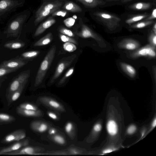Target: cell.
Here are the masks:
<instances>
[{
  "instance_id": "obj_7",
  "label": "cell",
  "mask_w": 156,
  "mask_h": 156,
  "mask_svg": "<svg viewBox=\"0 0 156 156\" xmlns=\"http://www.w3.org/2000/svg\"><path fill=\"white\" fill-rule=\"evenodd\" d=\"M41 103L57 111L65 112L66 111L64 106L60 103L55 99L47 96H42L39 98Z\"/></svg>"
},
{
  "instance_id": "obj_17",
  "label": "cell",
  "mask_w": 156,
  "mask_h": 156,
  "mask_svg": "<svg viewBox=\"0 0 156 156\" xmlns=\"http://www.w3.org/2000/svg\"><path fill=\"white\" fill-rule=\"evenodd\" d=\"M16 112L19 115L27 117H39L42 115V113L38 109L37 110L22 109L18 107L16 108Z\"/></svg>"
},
{
  "instance_id": "obj_26",
  "label": "cell",
  "mask_w": 156,
  "mask_h": 156,
  "mask_svg": "<svg viewBox=\"0 0 156 156\" xmlns=\"http://www.w3.org/2000/svg\"><path fill=\"white\" fill-rule=\"evenodd\" d=\"M151 6L150 3L138 2L131 5L129 7L134 10H144L149 9Z\"/></svg>"
},
{
  "instance_id": "obj_14",
  "label": "cell",
  "mask_w": 156,
  "mask_h": 156,
  "mask_svg": "<svg viewBox=\"0 0 156 156\" xmlns=\"http://www.w3.org/2000/svg\"><path fill=\"white\" fill-rule=\"evenodd\" d=\"M37 148L32 147L28 146H27L23 147L17 150L6 153L4 155H33L36 154L37 152Z\"/></svg>"
},
{
  "instance_id": "obj_8",
  "label": "cell",
  "mask_w": 156,
  "mask_h": 156,
  "mask_svg": "<svg viewBox=\"0 0 156 156\" xmlns=\"http://www.w3.org/2000/svg\"><path fill=\"white\" fill-rule=\"evenodd\" d=\"M75 33L83 38H91L95 40L98 43L102 42L103 40L101 37L85 24H82L80 31H75Z\"/></svg>"
},
{
  "instance_id": "obj_36",
  "label": "cell",
  "mask_w": 156,
  "mask_h": 156,
  "mask_svg": "<svg viewBox=\"0 0 156 156\" xmlns=\"http://www.w3.org/2000/svg\"><path fill=\"white\" fill-rule=\"evenodd\" d=\"M74 125L71 122H68L65 126V130L66 133L71 137L73 135L72 134L74 130Z\"/></svg>"
},
{
  "instance_id": "obj_48",
  "label": "cell",
  "mask_w": 156,
  "mask_h": 156,
  "mask_svg": "<svg viewBox=\"0 0 156 156\" xmlns=\"http://www.w3.org/2000/svg\"><path fill=\"white\" fill-rule=\"evenodd\" d=\"M56 132V130L53 128H50L48 130V133L51 135H52L55 134Z\"/></svg>"
},
{
  "instance_id": "obj_34",
  "label": "cell",
  "mask_w": 156,
  "mask_h": 156,
  "mask_svg": "<svg viewBox=\"0 0 156 156\" xmlns=\"http://www.w3.org/2000/svg\"><path fill=\"white\" fill-rule=\"evenodd\" d=\"M18 107L21 109L27 110H37L38 109L37 106L30 103H23Z\"/></svg>"
},
{
  "instance_id": "obj_15",
  "label": "cell",
  "mask_w": 156,
  "mask_h": 156,
  "mask_svg": "<svg viewBox=\"0 0 156 156\" xmlns=\"http://www.w3.org/2000/svg\"><path fill=\"white\" fill-rule=\"evenodd\" d=\"M49 126L47 123L38 121H32L30 124V127L32 130L40 133L46 131L48 129Z\"/></svg>"
},
{
  "instance_id": "obj_21",
  "label": "cell",
  "mask_w": 156,
  "mask_h": 156,
  "mask_svg": "<svg viewBox=\"0 0 156 156\" xmlns=\"http://www.w3.org/2000/svg\"><path fill=\"white\" fill-rule=\"evenodd\" d=\"M27 82L23 83L17 90L14 92L7 100L9 106L17 100L20 96Z\"/></svg>"
},
{
  "instance_id": "obj_12",
  "label": "cell",
  "mask_w": 156,
  "mask_h": 156,
  "mask_svg": "<svg viewBox=\"0 0 156 156\" xmlns=\"http://www.w3.org/2000/svg\"><path fill=\"white\" fill-rule=\"evenodd\" d=\"M140 46L139 42L131 38L123 39L118 44L119 48L129 50H135L138 49Z\"/></svg>"
},
{
  "instance_id": "obj_20",
  "label": "cell",
  "mask_w": 156,
  "mask_h": 156,
  "mask_svg": "<svg viewBox=\"0 0 156 156\" xmlns=\"http://www.w3.org/2000/svg\"><path fill=\"white\" fill-rule=\"evenodd\" d=\"M120 65L122 70L130 77L133 78L135 76L136 71L133 66L123 62L121 63Z\"/></svg>"
},
{
  "instance_id": "obj_41",
  "label": "cell",
  "mask_w": 156,
  "mask_h": 156,
  "mask_svg": "<svg viewBox=\"0 0 156 156\" xmlns=\"http://www.w3.org/2000/svg\"><path fill=\"white\" fill-rule=\"evenodd\" d=\"M75 22V18L72 17L68 18L63 21L65 25L68 27H71L74 24Z\"/></svg>"
},
{
  "instance_id": "obj_38",
  "label": "cell",
  "mask_w": 156,
  "mask_h": 156,
  "mask_svg": "<svg viewBox=\"0 0 156 156\" xmlns=\"http://www.w3.org/2000/svg\"><path fill=\"white\" fill-rule=\"evenodd\" d=\"M16 69L7 68L0 67V78L9 73L16 71Z\"/></svg>"
},
{
  "instance_id": "obj_37",
  "label": "cell",
  "mask_w": 156,
  "mask_h": 156,
  "mask_svg": "<svg viewBox=\"0 0 156 156\" xmlns=\"http://www.w3.org/2000/svg\"><path fill=\"white\" fill-rule=\"evenodd\" d=\"M59 37L61 40L63 42H71L75 44H77L75 39L68 36L62 34H60Z\"/></svg>"
},
{
  "instance_id": "obj_4",
  "label": "cell",
  "mask_w": 156,
  "mask_h": 156,
  "mask_svg": "<svg viewBox=\"0 0 156 156\" xmlns=\"http://www.w3.org/2000/svg\"><path fill=\"white\" fill-rule=\"evenodd\" d=\"M26 17V15H21L10 23L5 32L8 37H16L20 35Z\"/></svg>"
},
{
  "instance_id": "obj_19",
  "label": "cell",
  "mask_w": 156,
  "mask_h": 156,
  "mask_svg": "<svg viewBox=\"0 0 156 156\" xmlns=\"http://www.w3.org/2000/svg\"><path fill=\"white\" fill-rule=\"evenodd\" d=\"M53 35L51 33H49L34 43V47L46 45L49 44L53 39Z\"/></svg>"
},
{
  "instance_id": "obj_42",
  "label": "cell",
  "mask_w": 156,
  "mask_h": 156,
  "mask_svg": "<svg viewBox=\"0 0 156 156\" xmlns=\"http://www.w3.org/2000/svg\"><path fill=\"white\" fill-rule=\"evenodd\" d=\"M57 10L52 13V16H60L62 17H64L66 16L67 14V12L65 11Z\"/></svg>"
},
{
  "instance_id": "obj_40",
  "label": "cell",
  "mask_w": 156,
  "mask_h": 156,
  "mask_svg": "<svg viewBox=\"0 0 156 156\" xmlns=\"http://www.w3.org/2000/svg\"><path fill=\"white\" fill-rule=\"evenodd\" d=\"M148 40L150 44L153 46L156 47V34L152 31L150 34Z\"/></svg>"
},
{
  "instance_id": "obj_23",
  "label": "cell",
  "mask_w": 156,
  "mask_h": 156,
  "mask_svg": "<svg viewBox=\"0 0 156 156\" xmlns=\"http://www.w3.org/2000/svg\"><path fill=\"white\" fill-rule=\"evenodd\" d=\"M84 5L90 8H94L105 4V2L101 0H76Z\"/></svg>"
},
{
  "instance_id": "obj_9",
  "label": "cell",
  "mask_w": 156,
  "mask_h": 156,
  "mask_svg": "<svg viewBox=\"0 0 156 156\" xmlns=\"http://www.w3.org/2000/svg\"><path fill=\"white\" fill-rule=\"evenodd\" d=\"M26 136V133L23 129L15 131L5 136L1 141L3 144H9L15 141H20Z\"/></svg>"
},
{
  "instance_id": "obj_27",
  "label": "cell",
  "mask_w": 156,
  "mask_h": 156,
  "mask_svg": "<svg viewBox=\"0 0 156 156\" xmlns=\"http://www.w3.org/2000/svg\"><path fill=\"white\" fill-rule=\"evenodd\" d=\"M106 128L108 132L111 136H114L117 133V126L115 122L113 120H110L108 122Z\"/></svg>"
},
{
  "instance_id": "obj_43",
  "label": "cell",
  "mask_w": 156,
  "mask_h": 156,
  "mask_svg": "<svg viewBox=\"0 0 156 156\" xmlns=\"http://www.w3.org/2000/svg\"><path fill=\"white\" fill-rule=\"evenodd\" d=\"M156 18V9H154L151 14L149 16L144 19L145 21L152 20L155 19Z\"/></svg>"
},
{
  "instance_id": "obj_28",
  "label": "cell",
  "mask_w": 156,
  "mask_h": 156,
  "mask_svg": "<svg viewBox=\"0 0 156 156\" xmlns=\"http://www.w3.org/2000/svg\"><path fill=\"white\" fill-rule=\"evenodd\" d=\"M148 15L146 13L136 15L126 19L125 22L129 25H131L134 23L138 22L143 19H144L148 17Z\"/></svg>"
},
{
  "instance_id": "obj_6",
  "label": "cell",
  "mask_w": 156,
  "mask_h": 156,
  "mask_svg": "<svg viewBox=\"0 0 156 156\" xmlns=\"http://www.w3.org/2000/svg\"><path fill=\"white\" fill-rule=\"evenodd\" d=\"M130 57L133 58H136L140 57H147L151 58L156 57V47L150 44L135 50L130 54Z\"/></svg>"
},
{
  "instance_id": "obj_29",
  "label": "cell",
  "mask_w": 156,
  "mask_h": 156,
  "mask_svg": "<svg viewBox=\"0 0 156 156\" xmlns=\"http://www.w3.org/2000/svg\"><path fill=\"white\" fill-rule=\"evenodd\" d=\"M15 118L8 114L0 113V122L9 123L14 122Z\"/></svg>"
},
{
  "instance_id": "obj_52",
  "label": "cell",
  "mask_w": 156,
  "mask_h": 156,
  "mask_svg": "<svg viewBox=\"0 0 156 156\" xmlns=\"http://www.w3.org/2000/svg\"><path fill=\"white\" fill-rule=\"evenodd\" d=\"M132 0H123L122 1V3H126V2H129L131 1Z\"/></svg>"
},
{
  "instance_id": "obj_32",
  "label": "cell",
  "mask_w": 156,
  "mask_h": 156,
  "mask_svg": "<svg viewBox=\"0 0 156 156\" xmlns=\"http://www.w3.org/2000/svg\"><path fill=\"white\" fill-rule=\"evenodd\" d=\"M51 139L57 144L61 145H64L66 141L62 135L58 134H55L51 135Z\"/></svg>"
},
{
  "instance_id": "obj_2",
  "label": "cell",
  "mask_w": 156,
  "mask_h": 156,
  "mask_svg": "<svg viewBox=\"0 0 156 156\" xmlns=\"http://www.w3.org/2000/svg\"><path fill=\"white\" fill-rule=\"evenodd\" d=\"M94 15L98 21L111 30H114L118 27L121 21V19L119 17L105 12H95Z\"/></svg>"
},
{
  "instance_id": "obj_30",
  "label": "cell",
  "mask_w": 156,
  "mask_h": 156,
  "mask_svg": "<svg viewBox=\"0 0 156 156\" xmlns=\"http://www.w3.org/2000/svg\"><path fill=\"white\" fill-rule=\"evenodd\" d=\"M39 51H27L22 53L19 57L27 60L36 57L39 54Z\"/></svg>"
},
{
  "instance_id": "obj_33",
  "label": "cell",
  "mask_w": 156,
  "mask_h": 156,
  "mask_svg": "<svg viewBox=\"0 0 156 156\" xmlns=\"http://www.w3.org/2000/svg\"><path fill=\"white\" fill-rule=\"evenodd\" d=\"M63 47L65 51L69 52H73L77 49L75 44L71 42H65L63 44Z\"/></svg>"
},
{
  "instance_id": "obj_18",
  "label": "cell",
  "mask_w": 156,
  "mask_h": 156,
  "mask_svg": "<svg viewBox=\"0 0 156 156\" xmlns=\"http://www.w3.org/2000/svg\"><path fill=\"white\" fill-rule=\"evenodd\" d=\"M62 5V2L58 1L54 2L44 3L37 10L36 14L43 11L51 10L56 8L59 9L61 7Z\"/></svg>"
},
{
  "instance_id": "obj_45",
  "label": "cell",
  "mask_w": 156,
  "mask_h": 156,
  "mask_svg": "<svg viewBox=\"0 0 156 156\" xmlns=\"http://www.w3.org/2000/svg\"><path fill=\"white\" fill-rule=\"evenodd\" d=\"M136 130V126L134 125H131L128 128L127 132L129 134H132Z\"/></svg>"
},
{
  "instance_id": "obj_51",
  "label": "cell",
  "mask_w": 156,
  "mask_h": 156,
  "mask_svg": "<svg viewBox=\"0 0 156 156\" xmlns=\"http://www.w3.org/2000/svg\"><path fill=\"white\" fill-rule=\"evenodd\" d=\"M156 125V119L155 118L153 122H152V125L153 127H154Z\"/></svg>"
},
{
  "instance_id": "obj_44",
  "label": "cell",
  "mask_w": 156,
  "mask_h": 156,
  "mask_svg": "<svg viewBox=\"0 0 156 156\" xmlns=\"http://www.w3.org/2000/svg\"><path fill=\"white\" fill-rule=\"evenodd\" d=\"M69 154H79L81 153L80 150L74 148H71L68 150Z\"/></svg>"
},
{
  "instance_id": "obj_16",
  "label": "cell",
  "mask_w": 156,
  "mask_h": 156,
  "mask_svg": "<svg viewBox=\"0 0 156 156\" xmlns=\"http://www.w3.org/2000/svg\"><path fill=\"white\" fill-rule=\"evenodd\" d=\"M55 22L56 20L55 19L52 17L48 18L37 27L34 34V36L37 37L41 34Z\"/></svg>"
},
{
  "instance_id": "obj_39",
  "label": "cell",
  "mask_w": 156,
  "mask_h": 156,
  "mask_svg": "<svg viewBox=\"0 0 156 156\" xmlns=\"http://www.w3.org/2000/svg\"><path fill=\"white\" fill-rule=\"evenodd\" d=\"M59 31L62 34L70 37H73L75 36L74 34L72 31L65 28H60Z\"/></svg>"
},
{
  "instance_id": "obj_5",
  "label": "cell",
  "mask_w": 156,
  "mask_h": 156,
  "mask_svg": "<svg viewBox=\"0 0 156 156\" xmlns=\"http://www.w3.org/2000/svg\"><path fill=\"white\" fill-rule=\"evenodd\" d=\"M76 56V54H73L63 58L60 61L58 64L55 72L50 80V84L53 83L64 71L71 65Z\"/></svg>"
},
{
  "instance_id": "obj_13",
  "label": "cell",
  "mask_w": 156,
  "mask_h": 156,
  "mask_svg": "<svg viewBox=\"0 0 156 156\" xmlns=\"http://www.w3.org/2000/svg\"><path fill=\"white\" fill-rule=\"evenodd\" d=\"M29 144V141L27 139L17 141L10 146L0 150V155H4L6 153L17 150L23 147L28 145Z\"/></svg>"
},
{
  "instance_id": "obj_31",
  "label": "cell",
  "mask_w": 156,
  "mask_h": 156,
  "mask_svg": "<svg viewBox=\"0 0 156 156\" xmlns=\"http://www.w3.org/2000/svg\"><path fill=\"white\" fill-rule=\"evenodd\" d=\"M154 22V21L153 20H144V21L138 22L133 24L131 25L130 27L135 29L142 28L152 24Z\"/></svg>"
},
{
  "instance_id": "obj_49",
  "label": "cell",
  "mask_w": 156,
  "mask_h": 156,
  "mask_svg": "<svg viewBox=\"0 0 156 156\" xmlns=\"http://www.w3.org/2000/svg\"><path fill=\"white\" fill-rule=\"evenodd\" d=\"M115 150V149L113 150L112 148H108L103 150V151L102 153L103 154H108L111 152Z\"/></svg>"
},
{
  "instance_id": "obj_22",
  "label": "cell",
  "mask_w": 156,
  "mask_h": 156,
  "mask_svg": "<svg viewBox=\"0 0 156 156\" xmlns=\"http://www.w3.org/2000/svg\"><path fill=\"white\" fill-rule=\"evenodd\" d=\"M58 9L56 8L51 10L43 11L36 14V19L34 22L35 25H36L46 17Z\"/></svg>"
},
{
  "instance_id": "obj_10",
  "label": "cell",
  "mask_w": 156,
  "mask_h": 156,
  "mask_svg": "<svg viewBox=\"0 0 156 156\" xmlns=\"http://www.w3.org/2000/svg\"><path fill=\"white\" fill-rule=\"evenodd\" d=\"M27 62L26 60L18 57L2 62L0 64V67L18 70L25 65Z\"/></svg>"
},
{
  "instance_id": "obj_25",
  "label": "cell",
  "mask_w": 156,
  "mask_h": 156,
  "mask_svg": "<svg viewBox=\"0 0 156 156\" xmlns=\"http://www.w3.org/2000/svg\"><path fill=\"white\" fill-rule=\"evenodd\" d=\"M25 43L22 41H9L4 45L6 48L11 49H18L22 48L25 46Z\"/></svg>"
},
{
  "instance_id": "obj_46",
  "label": "cell",
  "mask_w": 156,
  "mask_h": 156,
  "mask_svg": "<svg viewBox=\"0 0 156 156\" xmlns=\"http://www.w3.org/2000/svg\"><path fill=\"white\" fill-rule=\"evenodd\" d=\"M47 114L48 116L51 119L56 120L58 119V117L55 113L51 112H47Z\"/></svg>"
},
{
  "instance_id": "obj_35",
  "label": "cell",
  "mask_w": 156,
  "mask_h": 156,
  "mask_svg": "<svg viewBox=\"0 0 156 156\" xmlns=\"http://www.w3.org/2000/svg\"><path fill=\"white\" fill-rule=\"evenodd\" d=\"M74 70V67H73L70 68L59 81L58 83V85H61L63 84L66 81L67 79L72 75Z\"/></svg>"
},
{
  "instance_id": "obj_24",
  "label": "cell",
  "mask_w": 156,
  "mask_h": 156,
  "mask_svg": "<svg viewBox=\"0 0 156 156\" xmlns=\"http://www.w3.org/2000/svg\"><path fill=\"white\" fill-rule=\"evenodd\" d=\"M63 8L66 10L73 12H79L82 11L80 7L71 2H66Z\"/></svg>"
},
{
  "instance_id": "obj_53",
  "label": "cell",
  "mask_w": 156,
  "mask_h": 156,
  "mask_svg": "<svg viewBox=\"0 0 156 156\" xmlns=\"http://www.w3.org/2000/svg\"><path fill=\"white\" fill-rule=\"evenodd\" d=\"M0 85H1V83H0Z\"/></svg>"
},
{
  "instance_id": "obj_11",
  "label": "cell",
  "mask_w": 156,
  "mask_h": 156,
  "mask_svg": "<svg viewBox=\"0 0 156 156\" xmlns=\"http://www.w3.org/2000/svg\"><path fill=\"white\" fill-rule=\"evenodd\" d=\"M20 0H1L0 1V15L21 5Z\"/></svg>"
},
{
  "instance_id": "obj_1",
  "label": "cell",
  "mask_w": 156,
  "mask_h": 156,
  "mask_svg": "<svg viewBox=\"0 0 156 156\" xmlns=\"http://www.w3.org/2000/svg\"><path fill=\"white\" fill-rule=\"evenodd\" d=\"M56 50V46L54 45L46 55L37 74L34 82L35 87L38 86L42 82L54 59Z\"/></svg>"
},
{
  "instance_id": "obj_3",
  "label": "cell",
  "mask_w": 156,
  "mask_h": 156,
  "mask_svg": "<svg viewBox=\"0 0 156 156\" xmlns=\"http://www.w3.org/2000/svg\"><path fill=\"white\" fill-rule=\"evenodd\" d=\"M30 73V70L21 72L11 83L6 94L7 100L14 92L19 89L23 83L27 82Z\"/></svg>"
},
{
  "instance_id": "obj_47",
  "label": "cell",
  "mask_w": 156,
  "mask_h": 156,
  "mask_svg": "<svg viewBox=\"0 0 156 156\" xmlns=\"http://www.w3.org/2000/svg\"><path fill=\"white\" fill-rule=\"evenodd\" d=\"M101 126L99 124H95L93 128L95 132H99L101 130Z\"/></svg>"
},
{
  "instance_id": "obj_50",
  "label": "cell",
  "mask_w": 156,
  "mask_h": 156,
  "mask_svg": "<svg viewBox=\"0 0 156 156\" xmlns=\"http://www.w3.org/2000/svg\"><path fill=\"white\" fill-rule=\"evenodd\" d=\"M152 31L155 34H156V23H155L154 24L153 28Z\"/></svg>"
}]
</instances>
